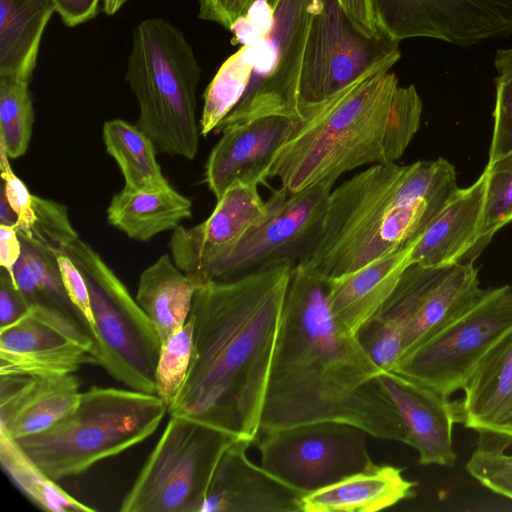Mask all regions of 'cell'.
<instances>
[{
	"label": "cell",
	"mask_w": 512,
	"mask_h": 512,
	"mask_svg": "<svg viewBox=\"0 0 512 512\" xmlns=\"http://www.w3.org/2000/svg\"><path fill=\"white\" fill-rule=\"evenodd\" d=\"M328 284L302 263L292 269L259 433L335 421L404 443L396 409L377 380L384 370L357 336L339 328L330 310Z\"/></svg>",
	"instance_id": "cell-1"
},
{
	"label": "cell",
	"mask_w": 512,
	"mask_h": 512,
	"mask_svg": "<svg viewBox=\"0 0 512 512\" xmlns=\"http://www.w3.org/2000/svg\"><path fill=\"white\" fill-rule=\"evenodd\" d=\"M294 266L210 281L196 291L192 361L169 416H188L255 442Z\"/></svg>",
	"instance_id": "cell-2"
},
{
	"label": "cell",
	"mask_w": 512,
	"mask_h": 512,
	"mask_svg": "<svg viewBox=\"0 0 512 512\" xmlns=\"http://www.w3.org/2000/svg\"><path fill=\"white\" fill-rule=\"evenodd\" d=\"M386 63L336 95L303 109L276 155L269 177L288 193L367 164L396 162L419 130L422 100L401 86Z\"/></svg>",
	"instance_id": "cell-3"
},
{
	"label": "cell",
	"mask_w": 512,
	"mask_h": 512,
	"mask_svg": "<svg viewBox=\"0 0 512 512\" xmlns=\"http://www.w3.org/2000/svg\"><path fill=\"white\" fill-rule=\"evenodd\" d=\"M457 188L444 158L374 164L330 192L320 234L301 263L329 280L405 249Z\"/></svg>",
	"instance_id": "cell-4"
},
{
	"label": "cell",
	"mask_w": 512,
	"mask_h": 512,
	"mask_svg": "<svg viewBox=\"0 0 512 512\" xmlns=\"http://www.w3.org/2000/svg\"><path fill=\"white\" fill-rule=\"evenodd\" d=\"M202 70L184 33L152 17L133 30L125 79L139 105L137 127L157 152L193 160L200 142L197 88Z\"/></svg>",
	"instance_id": "cell-5"
},
{
	"label": "cell",
	"mask_w": 512,
	"mask_h": 512,
	"mask_svg": "<svg viewBox=\"0 0 512 512\" xmlns=\"http://www.w3.org/2000/svg\"><path fill=\"white\" fill-rule=\"evenodd\" d=\"M166 413V404L155 393L92 386L81 392L69 414L16 442L58 482L143 442L157 430Z\"/></svg>",
	"instance_id": "cell-6"
},
{
	"label": "cell",
	"mask_w": 512,
	"mask_h": 512,
	"mask_svg": "<svg viewBox=\"0 0 512 512\" xmlns=\"http://www.w3.org/2000/svg\"><path fill=\"white\" fill-rule=\"evenodd\" d=\"M66 253L88 287L96 331V365L130 389L155 393L162 343L153 323L89 244L78 238Z\"/></svg>",
	"instance_id": "cell-7"
},
{
	"label": "cell",
	"mask_w": 512,
	"mask_h": 512,
	"mask_svg": "<svg viewBox=\"0 0 512 512\" xmlns=\"http://www.w3.org/2000/svg\"><path fill=\"white\" fill-rule=\"evenodd\" d=\"M237 437L188 416H170L122 512H200L217 465Z\"/></svg>",
	"instance_id": "cell-8"
},
{
	"label": "cell",
	"mask_w": 512,
	"mask_h": 512,
	"mask_svg": "<svg viewBox=\"0 0 512 512\" xmlns=\"http://www.w3.org/2000/svg\"><path fill=\"white\" fill-rule=\"evenodd\" d=\"M512 331V286L484 289L465 310L400 357L391 370L450 397Z\"/></svg>",
	"instance_id": "cell-9"
},
{
	"label": "cell",
	"mask_w": 512,
	"mask_h": 512,
	"mask_svg": "<svg viewBox=\"0 0 512 512\" xmlns=\"http://www.w3.org/2000/svg\"><path fill=\"white\" fill-rule=\"evenodd\" d=\"M333 185L321 182L296 193L283 187L276 190L267 201L264 219L205 268L203 285L303 262L320 234Z\"/></svg>",
	"instance_id": "cell-10"
},
{
	"label": "cell",
	"mask_w": 512,
	"mask_h": 512,
	"mask_svg": "<svg viewBox=\"0 0 512 512\" xmlns=\"http://www.w3.org/2000/svg\"><path fill=\"white\" fill-rule=\"evenodd\" d=\"M399 42L374 39L349 20L339 0H316L301 56L296 117L382 64H396Z\"/></svg>",
	"instance_id": "cell-11"
},
{
	"label": "cell",
	"mask_w": 512,
	"mask_h": 512,
	"mask_svg": "<svg viewBox=\"0 0 512 512\" xmlns=\"http://www.w3.org/2000/svg\"><path fill=\"white\" fill-rule=\"evenodd\" d=\"M367 435L351 424L324 421L260 432L255 442L261 466L306 495L372 466Z\"/></svg>",
	"instance_id": "cell-12"
},
{
	"label": "cell",
	"mask_w": 512,
	"mask_h": 512,
	"mask_svg": "<svg viewBox=\"0 0 512 512\" xmlns=\"http://www.w3.org/2000/svg\"><path fill=\"white\" fill-rule=\"evenodd\" d=\"M383 31L400 42L431 38L460 47L512 34V0H373Z\"/></svg>",
	"instance_id": "cell-13"
},
{
	"label": "cell",
	"mask_w": 512,
	"mask_h": 512,
	"mask_svg": "<svg viewBox=\"0 0 512 512\" xmlns=\"http://www.w3.org/2000/svg\"><path fill=\"white\" fill-rule=\"evenodd\" d=\"M316 0H272L268 42L273 56L266 71L249 85L222 128L254 117L283 114L296 117V87L302 51Z\"/></svg>",
	"instance_id": "cell-14"
},
{
	"label": "cell",
	"mask_w": 512,
	"mask_h": 512,
	"mask_svg": "<svg viewBox=\"0 0 512 512\" xmlns=\"http://www.w3.org/2000/svg\"><path fill=\"white\" fill-rule=\"evenodd\" d=\"M258 185L234 182L211 215L191 228L178 226L169 241L171 257L177 267L201 285L205 268L232 249L268 212Z\"/></svg>",
	"instance_id": "cell-15"
},
{
	"label": "cell",
	"mask_w": 512,
	"mask_h": 512,
	"mask_svg": "<svg viewBox=\"0 0 512 512\" xmlns=\"http://www.w3.org/2000/svg\"><path fill=\"white\" fill-rule=\"evenodd\" d=\"M377 380L396 409L404 443L418 452L419 464L454 467L452 432L461 423L460 402L392 370H384Z\"/></svg>",
	"instance_id": "cell-16"
},
{
	"label": "cell",
	"mask_w": 512,
	"mask_h": 512,
	"mask_svg": "<svg viewBox=\"0 0 512 512\" xmlns=\"http://www.w3.org/2000/svg\"><path fill=\"white\" fill-rule=\"evenodd\" d=\"M296 117L270 114L222 128L205 165V182L219 199L234 182L264 183Z\"/></svg>",
	"instance_id": "cell-17"
},
{
	"label": "cell",
	"mask_w": 512,
	"mask_h": 512,
	"mask_svg": "<svg viewBox=\"0 0 512 512\" xmlns=\"http://www.w3.org/2000/svg\"><path fill=\"white\" fill-rule=\"evenodd\" d=\"M238 439L222 455L200 512H299L303 493L248 458ZM302 512V511H301Z\"/></svg>",
	"instance_id": "cell-18"
},
{
	"label": "cell",
	"mask_w": 512,
	"mask_h": 512,
	"mask_svg": "<svg viewBox=\"0 0 512 512\" xmlns=\"http://www.w3.org/2000/svg\"><path fill=\"white\" fill-rule=\"evenodd\" d=\"M74 373L47 377L0 374V431L17 440L69 414L81 392Z\"/></svg>",
	"instance_id": "cell-19"
},
{
	"label": "cell",
	"mask_w": 512,
	"mask_h": 512,
	"mask_svg": "<svg viewBox=\"0 0 512 512\" xmlns=\"http://www.w3.org/2000/svg\"><path fill=\"white\" fill-rule=\"evenodd\" d=\"M486 176L457 188L411 249V264L444 267L474 262L483 220Z\"/></svg>",
	"instance_id": "cell-20"
},
{
	"label": "cell",
	"mask_w": 512,
	"mask_h": 512,
	"mask_svg": "<svg viewBox=\"0 0 512 512\" xmlns=\"http://www.w3.org/2000/svg\"><path fill=\"white\" fill-rule=\"evenodd\" d=\"M452 266L409 265L392 293L359 330V341L381 369L391 370L400 357L407 328L424 299Z\"/></svg>",
	"instance_id": "cell-21"
},
{
	"label": "cell",
	"mask_w": 512,
	"mask_h": 512,
	"mask_svg": "<svg viewBox=\"0 0 512 512\" xmlns=\"http://www.w3.org/2000/svg\"><path fill=\"white\" fill-rule=\"evenodd\" d=\"M462 390L461 424L512 440V331L482 358Z\"/></svg>",
	"instance_id": "cell-22"
},
{
	"label": "cell",
	"mask_w": 512,
	"mask_h": 512,
	"mask_svg": "<svg viewBox=\"0 0 512 512\" xmlns=\"http://www.w3.org/2000/svg\"><path fill=\"white\" fill-rule=\"evenodd\" d=\"M415 244V243H414ZM379 258L364 267L328 280V301L339 328L357 336L411 265L413 245Z\"/></svg>",
	"instance_id": "cell-23"
},
{
	"label": "cell",
	"mask_w": 512,
	"mask_h": 512,
	"mask_svg": "<svg viewBox=\"0 0 512 512\" xmlns=\"http://www.w3.org/2000/svg\"><path fill=\"white\" fill-rule=\"evenodd\" d=\"M417 482L406 479L402 469L373 464L332 485L306 494L302 512H375L415 495Z\"/></svg>",
	"instance_id": "cell-24"
},
{
	"label": "cell",
	"mask_w": 512,
	"mask_h": 512,
	"mask_svg": "<svg viewBox=\"0 0 512 512\" xmlns=\"http://www.w3.org/2000/svg\"><path fill=\"white\" fill-rule=\"evenodd\" d=\"M55 12L52 0H0V77L30 83Z\"/></svg>",
	"instance_id": "cell-25"
},
{
	"label": "cell",
	"mask_w": 512,
	"mask_h": 512,
	"mask_svg": "<svg viewBox=\"0 0 512 512\" xmlns=\"http://www.w3.org/2000/svg\"><path fill=\"white\" fill-rule=\"evenodd\" d=\"M201 286L180 270L167 253L141 273L136 301L153 323L161 343L185 325Z\"/></svg>",
	"instance_id": "cell-26"
},
{
	"label": "cell",
	"mask_w": 512,
	"mask_h": 512,
	"mask_svg": "<svg viewBox=\"0 0 512 512\" xmlns=\"http://www.w3.org/2000/svg\"><path fill=\"white\" fill-rule=\"evenodd\" d=\"M191 216L192 202L171 185L154 191L124 187L113 195L107 207L109 223L129 238L142 242L176 229Z\"/></svg>",
	"instance_id": "cell-27"
},
{
	"label": "cell",
	"mask_w": 512,
	"mask_h": 512,
	"mask_svg": "<svg viewBox=\"0 0 512 512\" xmlns=\"http://www.w3.org/2000/svg\"><path fill=\"white\" fill-rule=\"evenodd\" d=\"M483 290L474 262L453 265L430 291L411 321L403 338L400 357L469 307Z\"/></svg>",
	"instance_id": "cell-28"
},
{
	"label": "cell",
	"mask_w": 512,
	"mask_h": 512,
	"mask_svg": "<svg viewBox=\"0 0 512 512\" xmlns=\"http://www.w3.org/2000/svg\"><path fill=\"white\" fill-rule=\"evenodd\" d=\"M20 240L22 251L11 277L29 308L36 307L68 319L84 329L94 342L89 326L68 297L57 256L24 238Z\"/></svg>",
	"instance_id": "cell-29"
},
{
	"label": "cell",
	"mask_w": 512,
	"mask_h": 512,
	"mask_svg": "<svg viewBox=\"0 0 512 512\" xmlns=\"http://www.w3.org/2000/svg\"><path fill=\"white\" fill-rule=\"evenodd\" d=\"M102 137L107 153L121 170L124 187L154 191L170 186L157 162L154 144L137 125L122 119L106 121Z\"/></svg>",
	"instance_id": "cell-30"
},
{
	"label": "cell",
	"mask_w": 512,
	"mask_h": 512,
	"mask_svg": "<svg viewBox=\"0 0 512 512\" xmlns=\"http://www.w3.org/2000/svg\"><path fill=\"white\" fill-rule=\"evenodd\" d=\"M0 461L15 485L40 509L49 512L95 511L62 489L28 457L16 440L1 431Z\"/></svg>",
	"instance_id": "cell-31"
},
{
	"label": "cell",
	"mask_w": 512,
	"mask_h": 512,
	"mask_svg": "<svg viewBox=\"0 0 512 512\" xmlns=\"http://www.w3.org/2000/svg\"><path fill=\"white\" fill-rule=\"evenodd\" d=\"M254 46L246 44L228 58L207 86L200 119V133L207 136L241 100L253 73Z\"/></svg>",
	"instance_id": "cell-32"
},
{
	"label": "cell",
	"mask_w": 512,
	"mask_h": 512,
	"mask_svg": "<svg viewBox=\"0 0 512 512\" xmlns=\"http://www.w3.org/2000/svg\"><path fill=\"white\" fill-rule=\"evenodd\" d=\"M33 124L34 108L29 83L0 77V140L10 159L26 153Z\"/></svg>",
	"instance_id": "cell-33"
},
{
	"label": "cell",
	"mask_w": 512,
	"mask_h": 512,
	"mask_svg": "<svg viewBox=\"0 0 512 512\" xmlns=\"http://www.w3.org/2000/svg\"><path fill=\"white\" fill-rule=\"evenodd\" d=\"M486 176V200L475 259L494 234L512 221V150L489 161Z\"/></svg>",
	"instance_id": "cell-34"
},
{
	"label": "cell",
	"mask_w": 512,
	"mask_h": 512,
	"mask_svg": "<svg viewBox=\"0 0 512 512\" xmlns=\"http://www.w3.org/2000/svg\"><path fill=\"white\" fill-rule=\"evenodd\" d=\"M87 364H96L94 355L73 342L25 354L0 352V374L47 377L74 373Z\"/></svg>",
	"instance_id": "cell-35"
},
{
	"label": "cell",
	"mask_w": 512,
	"mask_h": 512,
	"mask_svg": "<svg viewBox=\"0 0 512 512\" xmlns=\"http://www.w3.org/2000/svg\"><path fill=\"white\" fill-rule=\"evenodd\" d=\"M512 440L502 435L478 432L475 448L466 463L467 472L490 491L512 500Z\"/></svg>",
	"instance_id": "cell-36"
},
{
	"label": "cell",
	"mask_w": 512,
	"mask_h": 512,
	"mask_svg": "<svg viewBox=\"0 0 512 512\" xmlns=\"http://www.w3.org/2000/svg\"><path fill=\"white\" fill-rule=\"evenodd\" d=\"M194 349V320L162 343L155 370V394L169 409L187 378Z\"/></svg>",
	"instance_id": "cell-37"
},
{
	"label": "cell",
	"mask_w": 512,
	"mask_h": 512,
	"mask_svg": "<svg viewBox=\"0 0 512 512\" xmlns=\"http://www.w3.org/2000/svg\"><path fill=\"white\" fill-rule=\"evenodd\" d=\"M34 217L24 238L56 256L66 253L67 248L79 236L70 223L67 207L54 200L33 195Z\"/></svg>",
	"instance_id": "cell-38"
},
{
	"label": "cell",
	"mask_w": 512,
	"mask_h": 512,
	"mask_svg": "<svg viewBox=\"0 0 512 512\" xmlns=\"http://www.w3.org/2000/svg\"><path fill=\"white\" fill-rule=\"evenodd\" d=\"M512 150V72L496 78L489 161Z\"/></svg>",
	"instance_id": "cell-39"
},
{
	"label": "cell",
	"mask_w": 512,
	"mask_h": 512,
	"mask_svg": "<svg viewBox=\"0 0 512 512\" xmlns=\"http://www.w3.org/2000/svg\"><path fill=\"white\" fill-rule=\"evenodd\" d=\"M4 143L0 140V167L3 179L2 192L10 207L17 215L15 229L19 236H26L31 227L33 211V195L24 182L13 172Z\"/></svg>",
	"instance_id": "cell-40"
},
{
	"label": "cell",
	"mask_w": 512,
	"mask_h": 512,
	"mask_svg": "<svg viewBox=\"0 0 512 512\" xmlns=\"http://www.w3.org/2000/svg\"><path fill=\"white\" fill-rule=\"evenodd\" d=\"M57 262L68 297L89 326L96 348V331L86 281L77 265L67 253L57 255Z\"/></svg>",
	"instance_id": "cell-41"
},
{
	"label": "cell",
	"mask_w": 512,
	"mask_h": 512,
	"mask_svg": "<svg viewBox=\"0 0 512 512\" xmlns=\"http://www.w3.org/2000/svg\"><path fill=\"white\" fill-rule=\"evenodd\" d=\"M197 2L200 19L214 22L226 30L233 31L258 2H265L269 8L272 0H197Z\"/></svg>",
	"instance_id": "cell-42"
},
{
	"label": "cell",
	"mask_w": 512,
	"mask_h": 512,
	"mask_svg": "<svg viewBox=\"0 0 512 512\" xmlns=\"http://www.w3.org/2000/svg\"><path fill=\"white\" fill-rule=\"evenodd\" d=\"M29 313V306L11 275L1 268L0 272V330L5 329Z\"/></svg>",
	"instance_id": "cell-43"
},
{
	"label": "cell",
	"mask_w": 512,
	"mask_h": 512,
	"mask_svg": "<svg viewBox=\"0 0 512 512\" xmlns=\"http://www.w3.org/2000/svg\"><path fill=\"white\" fill-rule=\"evenodd\" d=\"M339 2L349 20L361 33L374 39L391 38L383 31L378 21L373 0H339Z\"/></svg>",
	"instance_id": "cell-44"
},
{
	"label": "cell",
	"mask_w": 512,
	"mask_h": 512,
	"mask_svg": "<svg viewBox=\"0 0 512 512\" xmlns=\"http://www.w3.org/2000/svg\"><path fill=\"white\" fill-rule=\"evenodd\" d=\"M61 21L76 27L95 18L103 0H52Z\"/></svg>",
	"instance_id": "cell-45"
},
{
	"label": "cell",
	"mask_w": 512,
	"mask_h": 512,
	"mask_svg": "<svg viewBox=\"0 0 512 512\" xmlns=\"http://www.w3.org/2000/svg\"><path fill=\"white\" fill-rule=\"evenodd\" d=\"M22 251L20 237L14 226L0 224V265L10 275Z\"/></svg>",
	"instance_id": "cell-46"
},
{
	"label": "cell",
	"mask_w": 512,
	"mask_h": 512,
	"mask_svg": "<svg viewBox=\"0 0 512 512\" xmlns=\"http://www.w3.org/2000/svg\"><path fill=\"white\" fill-rule=\"evenodd\" d=\"M494 66L498 76L512 72V47L496 52Z\"/></svg>",
	"instance_id": "cell-47"
},
{
	"label": "cell",
	"mask_w": 512,
	"mask_h": 512,
	"mask_svg": "<svg viewBox=\"0 0 512 512\" xmlns=\"http://www.w3.org/2000/svg\"><path fill=\"white\" fill-rule=\"evenodd\" d=\"M0 222L1 224L10 226H15L17 222V215L10 207L2 190L0 196Z\"/></svg>",
	"instance_id": "cell-48"
},
{
	"label": "cell",
	"mask_w": 512,
	"mask_h": 512,
	"mask_svg": "<svg viewBox=\"0 0 512 512\" xmlns=\"http://www.w3.org/2000/svg\"><path fill=\"white\" fill-rule=\"evenodd\" d=\"M129 0H103V11L107 16L116 14Z\"/></svg>",
	"instance_id": "cell-49"
}]
</instances>
